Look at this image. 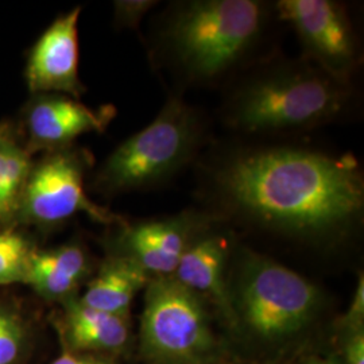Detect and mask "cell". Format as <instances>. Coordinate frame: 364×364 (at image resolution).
Wrapping results in <instances>:
<instances>
[{"label":"cell","instance_id":"cell-2","mask_svg":"<svg viewBox=\"0 0 364 364\" xmlns=\"http://www.w3.org/2000/svg\"><path fill=\"white\" fill-rule=\"evenodd\" d=\"M347 102V82L317 66H284L242 87L228 122L246 132L306 130L335 119Z\"/></svg>","mask_w":364,"mask_h":364},{"label":"cell","instance_id":"cell-4","mask_svg":"<svg viewBox=\"0 0 364 364\" xmlns=\"http://www.w3.org/2000/svg\"><path fill=\"white\" fill-rule=\"evenodd\" d=\"M200 135L195 109L180 97H171L146 129L131 135L107 158L96 188L114 195L169 178L195 154Z\"/></svg>","mask_w":364,"mask_h":364},{"label":"cell","instance_id":"cell-12","mask_svg":"<svg viewBox=\"0 0 364 364\" xmlns=\"http://www.w3.org/2000/svg\"><path fill=\"white\" fill-rule=\"evenodd\" d=\"M228 240L219 234H204L182 255L174 278L200 297L213 301L230 323H236L231 289L225 278Z\"/></svg>","mask_w":364,"mask_h":364},{"label":"cell","instance_id":"cell-15","mask_svg":"<svg viewBox=\"0 0 364 364\" xmlns=\"http://www.w3.org/2000/svg\"><path fill=\"white\" fill-rule=\"evenodd\" d=\"M150 278L136 263L115 254L102 264L80 301L97 311L127 317L132 301Z\"/></svg>","mask_w":364,"mask_h":364},{"label":"cell","instance_id":"cell-17","mask_svg":"<svg viewBox=\"0 0 364 364\" xmlns=\"http://www.w3.org/2000/svg\"><path fill=\"white\" fill-rule=\"evenodd\" d=\"M36 248L11 225L0 227V287L26 284L27 272Z\"/></svg>","mask_w":364,"mask_h":364},{"label":"cell","instance_id":"cell-3","mask_svg":"<svg viewBox=\"0 0 364 364\" xmlns=\"http://www.w3.org/2000/svg\"><path fill=\"white\" fill-rule=\"evenodd\" d=\"M264 18V6L255 0L188 1L170 19L166 41L189 77L208 81L239 63Z\"/></svg>","mask_w":364,"mask_h":364},{"label":"cell","instance_id":"cell-18","mask_svg":"<svg viewBox=\"0 0 364 364\" xmlns=\"http://www.w3.org/2000/svg\"><path fill=\"white\" fill-rule=\"evenodd\" d=\"M28 348L25 317L7 302L0 301V364H19Z\"/></svg>","mask_w":364,"mask_h":364},{"label":"cell","instance_id":"cell-5","mask_svg":"<svg viewBox=\"0 0 364 364\" xmlns=\"http://www.w3.org/2000/svg\"><path fill=\"white\" fill-rule=\"evenodd\" d=\"M231 296L236 318L267 341L296 336L312 323L321 305V294L311 281L252 252L240 263Z\"/></svg>","mask_w":364,"mask_h":364},{"label":"cell","instance_id":"cell-13","mask_svg":"<svg viewBox=\"0 0 364 364\" xmlns=\"http://www.w3.org/2000/svg\"><path fill=\"white\" fill-rule=\"evenodd\" d=\"M90 274L87 252L78 245H64L49 250H34L26 284L42 299L65 301Z\"/></svg>","mask_w":364,"mask_h":364},{"label":"cell","instance_id":"cell-20","mask_svg":"<svg viewBox=\"0 0 364 364\" xmlns=\"http://www.w3.org/2000/svg\"><path fill=\"white\" fill-rule=\"evenodd\" d=\"M364 321V278L360 274L358 279V285L355 289L353 297H352L351 304L347 313L343 317V326L348 332L356 331V329H363Z\"/></svg>","mask_w":364,"mask_h":364},{"label":"cell","instance_id":"cell-8","mask_svg":"<svg viewBox=\"0 0 364 364\" xmlns=\"http://www.w3.org/2000/svg\"><path fill=\"white\" fill-rule=\"evenodd\" d=\"M277 11L296 30L305 54L317 68L347 82L358 63L348 14L331 0H279Z\"/></svg>","mask_w":364,"mask_h":364},{"label":"cell","instance_id":"cell-23","mask_svg":"<svg viewBox=\"0 0 364 364\" xmlns=\"http://www.w3.org/2000/svg\"><path fill=\"white\" fill-rule=\"evenodd\" d=\"M10 139H13V136L10 135L7 127L3 126V124H0V144L7 142V141H10Z\"/></svg>","mask_w":364,"mask_h":364},{"label":"cell","instance_id":"cell-19","mask_svg":"<svg viewBox=\"0 0 364 364\" xmlns=\"http://www.w3.org/2000/svg\"><path fill=\"white\" fill-rule=\"evenodd\" d=\"M153 0H117L114 1L115 22L119 26L136 28L150 9L156 6Z\"/></svg>","mask_w":364,"mask_h":364},{"label":"cell","instance_id":"cell-7","mask_svg":"<svg viewBox=\"0 0 364 364\" xmlns=\"http://www.w3.org/2000/svg\"><path fill=\"white\" fill-rule=\"evenodd\" d=\"M90 161L91 156L87 151L68 146L48 151L37 164H33L16 220L53 227L77 213H85L97 223L126 224L87 195L84 178Z\"/></svg>","mask_w":364,"mask_h":364},{"label":"cell","instance_id":"cell-11","mask_svg":"<svg viewBox=\"0 0 364 364\" xmlns=\"http://www.w3.org/2000/svg\"><path fill=\"white\" fill-rule=\"evenodd\" d=\"M115 115L112 107L92 109L66 95H37L26 111L27 136L33 149H64L88 132H102Z\"/></svg>","mask_w":364,"mask_h":364},{"label":"cell","instance_id":"cell-10","mask_svg":"<svg viewBox=\"0 0 364 364\" xmlns=\"http://www.w3.org/2000/svg\"><path fill=\"white\" fill-rule=\"evenodd\" d=\"M81 7L60 15L31 48L27 87L36 95H66L78 99L84 87L78 76V19Z\"/></svg>","mask_w":364,"mask_h":364},{"label":"cell","instance_id":"cell-1","mask_svg":"<svg viewBox=\"0 0 364 364\" xmlns=\"http://www.w3.org/2000/svg\"><path fill=\"white\" fill-rule=\"evenodd\" d=\"M216 182L231 208L287 234L332 236L363 213V173L353 156L291 147L250 150L224 164Z\"/></svg>","mask_w":364,"mask_h":364},{"label":"cell","instance_id":"cell-6","mask_svg":"<svg viewBox=\"0 0 364 364\" xmlns=\"http://www.w3.org/2000/svg\"><path fill=\"white\" fill-rule=\"evenodd\" d=\"M144 293L141 351L153 364H209L218 341L204 301L174 275L151 277Z\"/></svg>","mask_w":364,"mask_h":364},{"label":"cell","instance_id":"cell-25","mask_svg":"<svg viewBox=\"0 0 364 364\" xmlns=\"http://www.w3.org/2000/svg\"><path fill=\"white\" fill-rule=\"evenodd\" d=\"M308 364H321V362L320 360H313V362H309Z\"/></svg>","mask_w":364,"mask_h":364},{"label":"cell","instance_id":"cell-21","mask_svg":"<svg viewBox=\"0 0 364 364\" xmlns=\"http://www.w3.org/2000/svg\"><path fill=\"white\" fill-rule=\"evenodd\" d=\"M344 356L347 364H364V331H351L344 344Z\"/></svg>","mask_w":364,"mask_h":364},{"label":"cell","instance_id":"cell-14","mask_svg":"<svg viewBox=\"0 0 364 364\" xmlns=\"http://www.w3.org/2000/svg\"><path fill=\"white\" fill-rule=\"evenodd\" d=\"M61 331L69 351H117L129 340L127 317L102 312L70 297L63 301Z\"/></svg>","mask_w":364,"mask_h":364},{"label":"cell","instance_id":"cell-16","mask_svg":"<svg viewBox=\"0 0 364 364\" xmlns=\"http://www.w3.org/2000/svg\"><path fill=\"white\" fill-rule=\"evenodd\" d=\"M31 166L26 149L14 139L0 144V227L11 225L16 220Z\"/></svg>","mask_w":364,"mask_h":364},{"label":"cell","instance_id":"cell-22","mask_svg":"<svg viewBox=\"0 0 364 364\" xmlns=\"http://www.w3.org/2000/svg\"><path fill=\"white\" fill-rule=\"evenodd\" d=\"M50 364H111L95 356H85L72 351H64Z\"/></svg>","mask_w":364,"mask_h":364},{"label":"cell","instance_id":"cell-9","mask_svg":"<svg viewBox=\"0 0 364 364\" xmlns=\"http://www.w3.org/2000/svg\"><path fill=\"white\" fill-rule=\"evenodd\" d=\"M205 219L192 210L162 220L123 224L117 254L136 263L150 277L173 275L182 255L204 231Z\"/></svg>","mask_w":364,"mask_h":364},{"label":"cell","instance_id":"cell-24","mask_svg":"<svg viewBox=\"0 0 364 364\" xmlns=\"http://www.w3.org/2000/svg\"><path fill=\"white\" fill-rule=\"evenodd\" d=\"M321 364H338V362H335V360H328V362H321Z\"/></svg>","mask_w":364,"mask_h":364}]
</instances>
